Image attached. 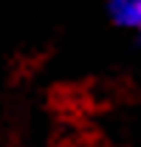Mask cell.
<instances>
[{
    "label": "cell",
    "mask_w": 141,
    "mask_h": 147,
    "mask_svg": "<svg viewBox=\"0 0 141 147\" xmlns=\"http://www.w3.org/2000/svg\"><path fill=\"white\" fill-rule=\"evenodd\" d=\"M107 17L116 28L141 37V0H107Z\"/></svg>",
    "instance_id": "cell-1"
}]
</instances>
